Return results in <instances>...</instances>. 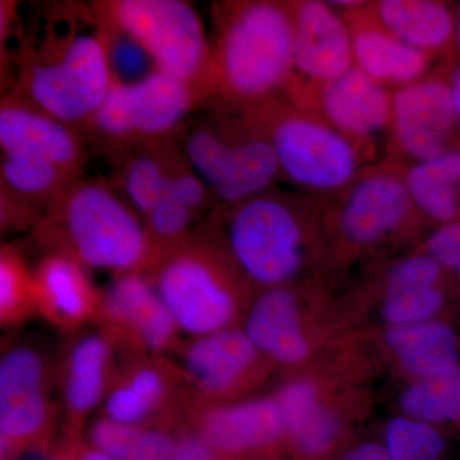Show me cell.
<instances>
[{"instance_id":"1","label":"cell","mask_w":460,"mask_h":460,"mask_svg":"<svg viewBox=\"0 0 460 460\" xmlns=\"http://www.w3.org/2000/svg\"><path fill=\"white\" fill-rule=\"evenodd\" d=\"M237 205L228 229L233 259L260 286H287L307 261L311 226L323 222L321 199L265 192Z\"/></svg>"},{"instance_id":"2","label":"cell","mask_w":460,"mask_h":460,"mask_svg":"<svg viewBox=\"0 0 460 460\" xmlns=\"http://www.w3.org/2000/svg\"><path fill=\"white\" fill-rule=\"evenodd\" d=\"M260 131L274 148L280 174L305 195L328 199L374 164L349 138L319 114L302 107H275Z\"/></svg>"},{"instance_id":"3","label":"cell","mask_w":460,"mask_h":460,"mask_svg":"<svg viewBox=\"0 0 460 460\" xmlns=\"http://www.w3.org/2000/svg\"><path fill=\"white\" fill-rule=\"evenodd\" d=\"M292 3H242L230 14L222 40L223 78L241 99L256 100L293 77Z\"/></svg>"},{"instance_id":"4","label":"cell","mask_w":460,"mask_h":460,"mask_svg":"<svg viewBox=\"0 0 460 460\" xmlns=\"http://www.w3.org/2000/svg\"><path fill=\"white\" fill-rule=\"evenodd\" d=\"M323 202V224L353 250H368L423 219L405 183L404 165L394 160L366 166L344 190Z\"/></svg>"},{"instance_id":"5","label":"cell","mask_w":460,"mask_h":460,"mask_svg":"<svg viewBox=\"0 0 460 460\" xmlns=\"http://www.w3.org/2000/svg\"><path fill=\"white\" fill-rule=\"evenodd\" d=\"M460 148L449 68L393 91L387 159L408 166Z\"/></svg>"},{"instance_id":"6","label":"cell","mask_w":460,"mask_h":460,"mask_svg":"<svg viewBox=\"0 0 460 460\" xmlns=\"http://www.w3.org/2000/svg\"><path fill=\"white\" fill-rule=\"evenodd\" d=\"M66 224L75 255L91 268L128 270L146 253L135 215L102 187L86 184L72 193Z\"/></svg>"},{"instance_id":"7","label":"cell","mask_w":460,"mask_h":460,"mask_svg":"<svg viewBox=\"0 0 460 460\" xmlns=\"http://www.w3.org/2000/svg\"><path fill=\"white\" fill-rule=\"evenodd\" d=\"M118 25L140 42L157 71L186 81L204 63V26L195 9L181 0H122L114 5Z\"/></svg>"},{"instance_id":"8","label":"cell","mask_w":460,"mask_h":460,"mask_svg":"<svg viewBox=\"0 0 460 460\" xmlns=\"http://www.w3.org/2000/svg\"><path fill=\"white\" fill-rule=\"evenodd\" d=\"M108 50L96 36H75L56 63L33 68L30 91L39 107L63 122L95 114L111 90Z\"/></svg>"},{"instance_id":"9","label":"cell","mask_w":460,"mask_h":460,"mask_svg":"<svg viewBox=\"0 0 460 460\" xmlns=\"http://www.w3.org/2000/svg\"><path fill=\"white\" fill-rule=\"evenodd\" d=\"M155 289L178 330L199 338L228 329L237 298L217 266L199 253H181L160 269Z\"/></svg>"},{"instance_id":"10","label":"cell","mask_w":460,"mask_h":460,"mask_svg":"<svg viewBox=\"0 0 460 460\" xmlns=\"http://www.w3.org/2000/svg\"><path fill=\"white\" fill-rule=\"evenodd\" d=\"M186 153L202 181L233 204L268 192L280 174L274 148L260 129L233 142L199 131L187 141Z\"/></svg>"},{"instance_id":"11","label":"cell","mask_w":460,"mask_h":460,"mask_svg":"<svg viewBox=\"0 0 460 460\" xmlns=\"http://www.w3.org/2000/svg\"><path fill=\"white\" fill-rule=\"evenodd\" d=\"M296 100L298 107L319 114L354 142L372 163L378 138H389L393 91L357 66Z\"/></svg>"},{"instance_id":"12","label":"cell","mask_w":460,"mask_h":460,"mask_svg":"<svg viewBox=\"0 0 460 460\" xmlns=\"http://www.w3.org/2000/svg\"><path fill=\"white\" fill-rule=\"evenodd\" d=\"M295 21L293 75L301 78L296 98L341 77L353 63L349 27L330 2L292 3Z\"/></svg>"},{"instance_id":"13","label":"cell","mask_w":460,"mask_h":460,"mask_svg":"<svg viewBox=\"0 0 460 460\" xmlns=\"http://www.w3.org/2000/svg\"><path fill=\"white\" fill-rule=\"evenodd\" d=\"M51 420L47 368L29 345L11 348L0 362V432L17 449L47 434Z\"/></svg>"},{"instance_id":"14","label":"cell","mask_w":460,"mask_h":460,"mask_svg":"<svg viewBox=\"0 0 460 460\" xmlns=\"http://www.w3.org/2000/svg\"><path fill=\"white\" fill-rule=\"evenodd\" d=\"M189 105L190 93L183 81L155 71L140 83L111 84L95 118L99 128L109 135H153L174 127Z\"/></svg>"},{"instance_id":"15","label":"cell","mask_w":460,"mask_h":460,"mask_svg":"<svg viewBox=\"0 0 460 460\" xmlns=\"http://www.w3.org/2000/svg\"><path fill=\"white\" fill-rule=\"evenodd\" d=\"M198 435L220 459H270L284 441L283 416L275 396L217 405L199 413Z\"/></svg>"},{"instance_id":"16","label":"cell","mask_w":460,"mask_h":460,"mask_svg":"<svg viewBox=\"0 0 460 460\" xmlns=\"http://www.w3.org/2000/svg\"><path fill=\"white\" fill-rule=\"evenodd\" d=\"M341 13L349 27L354 66L372 80L395 91L429 75L432 58L384 29L368 11L367 2Z\"/></svg>"},{"instance_id":"17","label":"cell","mask_w":460,"mask_h":460,"mask_svg":"<svg viewBox=\"0 0 460 460\" xmlns=\"http://www.w3.org/2000/svg\"><path fill=\"white\" fill-rule=\"evenodd\" d=\"M284 423V441L296 460H329L343 449V426L310 381L296 380L274 395Z\"/></svg>"},{"instance_id":"18","label":"cell","mask_w":460,"mask_h":460,"mask_svg":"<svg viewBox=\"0 0 460 460\" xmlns=\"http://www.w3.org/2000/svg\"><path fill=\"white\" fill-rule=\"evenodd\" d=\"M440 265L425 252L402 257L385 275L380 314L389 328L435 320L447 305Z\"/></svg>"},{"instance_id":"19","label":"cell","mask_w":460,"mask_h":460,"mask_svg":"<svg viewBox=\"0 0 460 460\" xmlns=\"http://www.w3.org/2000/svg\"><path fill=\"white\" fill-rule=\"evenodd\" d=\"M256 349L244 330L224 329L196 338L183 354V368L202 394H229L256 365Z\"/></svg>"},{"instance_id":"20","label":"cell","mask_w":460,"mask_h":460,"mask_svg":"<svg viewBox=\"0 0 460 460\" xmlns=\"http://www.w3.org/2000/svg\"><path fill=\"white\" fill-rule=\"evenodd\" d=\"M243 330L260 353L283 365H299L310 356L298 296L292 288L266 289L253 302Z\"/></svg>"},{"instance_id":"21","label":"cell","mask_w":460,"mask_h":460,"mask_svg":"<svg viewBox=\"0 0 460 460\" xmlns=\"http://www.w3.org/2000/svg\"><path fill=\"white\" fill-rule=\"evenodd\" d=\"M102 314L151 352H162L172 344L177 325L168 308L151 286L138 275H127L109 288Z\"/></svg>"},{"instance_id":"22","label":"cell","mask_w":460,"mask_h":460,"mask_svg":"<svg viewBox=\"0 0 460 460\" xmlns=\"http://www.w3.org/2000/svg\"><path fill=\"white\" fill-rule=\"evenodd\" d=\"M368 11L384 29L414 49L450 57L456 48V7L438 0H376Z\"/></svg>"},{"instance_id":"23","label":"cell","mask_w":460,"mask_h":460,"mask_svg":"<svg viewBox=\"0 0 460 460\" xmlns=\"http://www.w3.org/2000/svg\"><path fill=\"white\" fill-rule=\"evenodd\" d=\"M385 341L402 370L414 380L440 376L460 366L458 334L443 321L389 328Z\"/></svg>"},{"instance_id":"24","label":"cell","mask_w":460,"mask_h":460,"mask_svg":"<svg viewBox=\"0 0 460 460\" xmlns=\"http://www.w3.org/2000/svg\"><path fill=\"white\" fill-rule=\"evenodd\" d=\"M404 177L423 220L436 226L460 220V148L404 166Z\"/></svg>"},{"instance_id":"25","label":"cell","mask_w":460,"mask_h":460,"mask_svg":"<svg viewBox=\"0 0 460 460\" xmlns=\"http://www.w3.org/2000/svg\"><path fill=\"white\" fill-rule=\"evenodd\" d=\"M33 296L57 325L74 328L95 314L96 298L77 263L65 257H51L42 263Z\"/></svg>"},{"instance_id":"26","label":"cell","mask_w":460,"mask_h":460,"mask_svg":"<svg viewBox=\"0 0 460 460\" xmlns=\"http://www.w3.org/2000/svg\"><path fill=\"white\" fill-rule=\"evenodd\" d=\"M0 144L5 154L41 157L58 166L74 162V136L50 115L18 107L0 111Z\"/></svg>"},{"instance_id":"27","label":"cell","mask_w":460,"mask_h":460,"mask_svg":"<svg viewBox=\"0 0 460 460\" xmlns=\"http://www.w3.org/2000/svg\"><path fill=\"white\" fill-rule=\"evenodd\" d=\"M111 347L102 335H86L77 341L66 362V401L74 419H83L98 405L105 392Z\"/></svg>"},{"instance_id":"28","label":"cell","mask_w":460,"mask_h":460,"mask_svg":"<svg viewBox=\"0 0 460 460\" xmlns=\"http://www.w3.org/2000/svg\"><path fill=\"white\" fill-rule=\"evenodd\" d=\"M169 395L168 377L157 366H138L111 390L105 402L107 419L138 426L164 404Z\"/></svg>"},{"instance_id":"29","label":"cell","mask_w":460,"mask_h":460,"mask_svg":"<svg viewBox=\"0 0 460 460\" xmlns=\"http://www.w3.org/2000/svg\"><path fill=\"white\" fill-rule=\"evenodd\" d=\"M91 440L113 460H171L177 445L163 429L123 425L107 417L93 426Z\"/></svg>"},{"instance_id":"30","label":"cell","mask_w":460,"mask_h":460,"mask_svg":"<svg viewBox=\"0 0 460 460\" xmlns=\"http://www.w3.org/2000/svg\"><path fill=\"white\" fill-rule=\"evenodd\" d=\"M402 414L429 425H460V366L440 376L420 378L402 389Z\"/></svg>"},{"instance_id":"31","label":"cell","mask_w":460,"mask_h":460,"mask_svg":"<svg viewBox=\"0 0 460 460\" xmlns=\"http://www.w3.org/2000/svg\"><path fill=\"white\" fill-rule=\"evenodd\" d=\"M384 447L390 460H445L447 441L438 426L398 416L387 422Z\"/></svg>"},{"instance_id":"32","label":"cell","mask_w":460,"mask_h":460,"mask_svg":"<svg viewBox=\"0 0 460 460\" xmlns=\"http://www.w3.org/2000/svg\"><path fill=\"white\" fill-rule=\"evenodd\" d=\"M3 175L12 189L23 193H38L56 183L58 165L41 157L5 154Z\"/></svg>"},{"instance_id":"33","label":"cell","mask_w":460,"mask_h":460,"mask_svg":"<svg viewBox=\"0 0 460 460\" xmlns=\"http://www.w3.org/2000/svg\"><path fill=\"white\" fill-rule=\"evenodd\" d=\"M169 177L150 157H140L129 166L126 190L129 199L142 213H150L164 193Z\"/></svg>"},{"instance_id":"34","label":"cell","mask_w":460,"mask_h":460,"mask_svg":"<svg viewBox=\"0 0 460 460\" xmlns=\"http://www.w3.org/2000/svg\"><path fill=\"white\" fill-rule=\"evenodd\" d=\"M35 304L33 289L27 286L25 277L16 261L3 257L0 262V316L3 323H16L29 314Z\"/></svg>"},{"instance_id":"35","label":"cell","mask_w":460,"mask_h":460,"mask_svg":"<svg viewBox=\"0 0 460 460\" xmlns=\"http://www.w3.org/2000/svg\"><path fill=\"white\" fill-rule=\"evenodd\" d=\"M108 59L111 71L123 84L140 83L153 74L150 66L154 63L153 58L140 42L128 35L122 36L111 45Z\"/></svg>"},{"instance_id":"36","label":"cell","mask_w":460,"mask_h":460,"mask_svg":"<svg viewBox=\"0 0 460 460\" xmlns=\"http://www.w3.org/2000/svg\"><path fill=\"white\" fill-rule=\"evenodd\" d=\"M422 252L434 259L460 283V220L436 226L423 243Z\"/></svg>"},{"instance_id":"37","label":"cell","mask_w":460,"mask_h":460,"mask_svg":"<svg viewBox=\"0 0 460 460\" xmlns=\"http://www.w3.org/2000/svg\"><path fill=\"white\" fill-rule=\"evenodd\" d=\"M169 183V181H168ZM192 210L180 201L169 190L166 184L164 193L148 213L151 228L163 238H172L180 235L190 224Z\"/></svg>"},{"instance_id":"38","label":"cell","mask_w":460,"mask_h":460,"mask_svg":"<svg viewBox=\"0 0 460 460\" xmlns=\"http://www.w3.org/2000/svg\"><path fill=\"white\" fill-rule=\"evenodd\" d=\"M168 189L190 210L198 208L205 198V183L195 175L181 174L169 178Z\"/></svg>"},{"instance_id":"39","label":"cell","mask_w":460,"mask_h":460,"mask_svg":"<svg viewBox=\"0 0 460 460\" xmlns=\"http://www.w3.org/2000/svg\"><path fill=\"white\" fill-rule=\"evenodd\" d=\"M171 460H222L204 438L196 435L181 436Z\"/></svg>"},{"instance_id":"40","label":"cell","mask_w":460,"mask_h":460,"mask_svg":"<svg viewBox=\"0 0 460 460\" xmlns=\"http://www.w3.org/2000/svg\"><path fill=\"white\" fill-rule=\"evenodd\" d=\"M329 460H390V458L383 443L365 441L352 447H344Z\"/></svg>"},{"instance_id":"41","label":"cell","mask_w":460,"mask_h":460,"mask_svg":"<svg viewBox=\"0 0 460 460\" xmlns=\"http://www.w3.org/2000/svg\"><path fill=\"white\" fill-rule=\"evenodd\" d=\"M449 83L452 89L454 108L460 126V66H450Z\"/></svg>"},{"instance_id":"42","label":"cell","mask_w":460,"mask_h":460,"mask_svg":"<svg viewBox=\"0 0 460 460\" xmlns=\"http://www.w3.org/2000/svg\"><path fill=\"white\" fill-rule=\"evenodd\" d=\"M5 460H48V456L40 447H26L14 450V453Z\"/></svg>"},{"instance_id":"43","label":"cell","mask_w":460,"mask_h":460,"mask_svg":"<svg viewBox=\"0 0 460 460\" xmlns=\"http://www.w3.org/2000/svg\"><path fill=\"white\" fill-rule=\"evenodd\" d=\"M75 460H113L109 458L107 454L100 452L99 449L93 447V449H87L84 452L78 454L75 456Z\"/></svg>"},{"instance_id":"44","label":"cell","mask_w":460,"mask_h":460,"mask_svg":"<svg viewBox=\"0 0 460 460\" xmlns=\"http://www.w3.org/2000/svg\"><path fill=\"white\" fill-rule=\"evenodd\" d=\"M456 48L460 53V2L456 5Z\"/></svg>"},{"instance_id":"45","label":"cell","mask_w":460,"mask_h":460,"mask_svg":"<svg viewBox=\"0 0 460 460\" xmlns=\"http://www.w3.org/2000/svg\"><path fill=\"white\" fill-rule=\"evenodd\" d=\"M51 460H75V456H54L53 459Z\"/></svg>"},{"instance_id":"46","label":"cell","mask_w":460,"mask_h":460,"mask_svg":"<svg viewBox=\"0 0 460 460\" xmlns=\"http://www.w3.org/2000/svg\"><path fill=\"white\" fill-rule=\"evenodd\" d=\"M222 460H241V459H222Z\"/></svg>"}]
</instances>
